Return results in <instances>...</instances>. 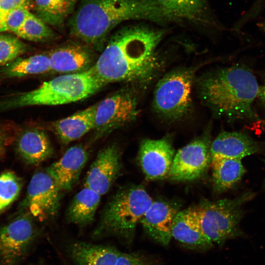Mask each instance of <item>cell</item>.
Segmentation results:
<instances>
[{
  "mask_svg": "<svg viewBox=\"0 0 265 265\" xmlns=\"http://www.w3.org/2000/svg\"><path fill=\"white\" fill-rule=\"evenodd\" d=\"M259 85L253 72L238 64L212 71L197 82L202 102L215 117L231 123L262 122L253 107Z\"/></svg>",
  "mask_w": 265,
  "mask_h": 265,
  "instance_id": "3",
  "label": "cell"
},
{
  "mask_svg": "<svg viewBox=\"0 0 265 265\" xmlns=\"http://www.w3.org/2000/svg\"><path fill=\"white\" fill-rule=\"evenodd\" d=\"M32 217L23 213L0 229V265H19L38 235Z\"/></svg>",
  "mask_w": 265,
  "mask_h": 265,
  "instance_id": "10",
  "label": "cell"
},
{
  "mask_svg": "<svg viewBox=\"0 0 265 265\" xmlns=\"http://www.w3.org/2000/svg\"><path fill=\"white\" fill-rule=\"evenodd\" d=\"M97 104L67 117L53 122L51 129L64 145H67L94 130Z\"/></svg>",
  "mask_w": 265,
  "mask_h": 265,
  "instance_id": "19",
  "label": "cell"
},
{
  "mask_svg": "<svg viewBox=\"0 0 265 265\" xmlns=\"http://www.w3.org/2000/svg\"><path fill=\"white\" fill-rule=\"evenodd\" d=\"M51 71L76 73L86 71L95 63L92 53L79 45L69 44L54 49L49 54Z\"/></svg>",
  "mask_w": 265,
  "mask_h": 265,
  "instance_id": "18",
  "label": "cell"
},
{
  "mask_svg": "<svg viewBox=\"0 0 265 265\" xmlns=\"http://www.w3.org/2000/svg\"><path fill=\"white\" fill-rule=\"evenodd\" d=\"M15 33L22 38L34 42L47 41L54 36L47 24L31 13Z\"/></svg>",
  "mask_w": 265,
  "mask_h": 265,
  "instance_id": "26",
  "label": "cell"
},
{
  "mask_svg": "<svg viewBox=\"0 0 265 265\" xmlns=\"http://www.w3.org/2000/svg\"><path fill=\"white\" fill-rule=\"evenodd\" d=\"M166 31L144 25L121 28L111 37L92 69L105 84L124 81L146 86L163 68L157 50Z\"/></svg>",
  "mask_w": 265,
  "mask_h": 265,
  "instance_id": "1",
  "label": "cell"
},
{
  "mask_svg": "<svg viewBox=\"0 0 265 265\" xmlns=\"http://www.w3.org/2000/svg\"><path fill=\"white\" fill-rule=\"evenodd\" d=\"M32 6L30 0H0V21L17 8L23 7L29 10Z\"/></svg>",
  "mask_w": 265,
  "mask_h": 265,
  "instance_id": "30",
  "label": "cell"
},
{
  "mask_svg": "<svg viewBox=\"0 0 265 265\" xmlns=\"http://www.w3.org/2000/svg\"><path fill=\"white\" fill-rule=\"evenodd\" d=\"M265 0H257L250 9L245 14L249 19L255 18L261 10Z\"/></svg>",
  "mask_w": 265,
  "mask_h": 265,
  "instance_id": "31",
  "label": "cell"
},
{
  "mask_svg": "<svg viewBox=\"0 0 265 265\" xmlns=\"http://www.w3.org/2000/svg\"><path fill=\"white\" fill-rule=\"evenodd\" d=\"M101 198V195L84 186L70 203L65 214L67 221L80 228L90 225L94 221Z\"/></svg>",
  "mask_w": 265,
  "mask_h": 265,
  "instance_id": "21",
  "label": "cell"
},
{
  "mask_svg": "<svg viewBox=\"0 0 265 265\" xmlns=\"http://www.w3.org/2000/svg\"><path fill=\"white\" fill-rule=\"evenodd\" d=\"M171 235L191 249L204 251L213 246L202 231L195 208L177 212L173 221Z\"/></svg>",
  "mask_w": 265,
  "mask_h": 265,
  "instance_id": "16",
  "label": "cell"
},
{
  "mask_svg": "<svg viewBox=\"0 0 265 265\" xmlns=\"http://www.w3.org/2000/svg\"><path fill=\"white\" fill-rule=\"evenodd\" d=\"M106 84L92 69L65 74L42 83L36 89L0 101V112L33 106H56L89 97Z\"/></svg>",
  "mask_w": 265,
  "mask_h": 265,
  "instance_id": "4",
  "label": "cell"
},
{
  "mask_svg": "<svg viewBox=\"0 0 265 265\" xmlns=\"http://www.w3.org/2000/svg\"><path fill=\"white\" fill-rule=\"evenodd\" d=\"M97 104L94 129L97 137L132 122L139 113L135 94L129 88L119 90Z\"/></svg>",
  "mask_w": 265,
  "mask_h": 265,
  "instance_id": "8",
  "label": "cell"
},
{
  "mask_svg": "<svg viewBox=\"0 0 265 265\" xmlns=\"http://www.w3.org/2000/svg\"><path fill=\"white\" fill-rule=\"evenodd\" d=\"M129 20L159 25L180 21L156 0H81L70 19L71 34L85 43H100L115 26Z\"/></svg>",
  "mask_w": 265,
  "mask_h": 265,
  "instance_id": "2",
  "label": "cell"
},
{
  "mask_svg": "<svg viewBox=\"0 0 265 265\" xmlns=\"http://www.w3.org/2000/svg\"><path fill=\"white\" fill-rule=\"evenodd\" d=\"M258 28L262 32L265 33V19L257 24Z\"/></svg>",
  "mask_w": 265,
  "mask_h": 265,
  "instance_id": "33",
  "label": "cell"
},
{
  "mask_svg": "<svg viewBox=\"0 0 265 265\" xmlns=\"http://www.w3.org/2000/svg\"><path fill=\"white\" fill-rule=\"evenodd\" d=\"M181 22L186 20L215 25L211 19L206 0H156Z\"/></svg>",
  "mask_w": 265,
  "mask_h": 265,
  "instance_id": "22",
  "label": "cell"
},
{
  "mask_svg": "<svg viewBox=\"0 0 265 265\" xmlns=\"http://www.w3.org/2000/svg\"><path fill=\"white\" fill-rule=\"evenodd\" d=\"M153 200L141 186H131L118 190L102 210L92 233L95 239L109 236L131 239L137 224Z\"/></svg>",
  "mask_w": 265,
  "mask_h": 265,
  "instance_id": "5",
  "label": "cell"
},
{
  "mask_svg": "<svg viewBox=\"0 0 265 265\" xmlns=\"http://www.w3.org/2000/svg\"><path fill=\"white\" fill-rule=\"evenodd\" d=\"M22 186V180L12 171H6L0 175V212L17 199Z\"/></svg>",
  "mask_w": 265,
  "mask_h": 265,
  "instance_id": "27",
  "label": "cell"
},
{
  "mask_svg": "<svg viewBox=\"0 0 265 265\" xmlns=\"http://www.w3.org/2000/svg\"><path fill=\"white\" fill-rule=\"evenodd\" d=\"M178 212L174 206L167 202L153 201L140 223L152 238L166 245L172 238V225Z\"/></svg>",
  "mask_w": 265,
  "mask_h": 265,
  "instance_id": "17",
  "label": "cell"
},
{
  "mask_svg": "<svg viewBox=\"0 0 265 265\" xmlns=\"http://www.w3.org/2000/svg\"><path fill=\"white\" fill-rule=\"evenodd\" d=\"M121 154L115 144L106 145L97 154L84 180V186L101 196L111 188L121 169Z\"/></svg>",
  "mask_w": 265,
  "mask_h": 265,
  "instance_id": "12",
  "label": "cell"
},
{
  "mask_svg": "<svg viewBox=\"0 0 265 265\" xmlns=\"http://www.w3.org/2000/svg\"><path fill=\"white\" fill-rule=\"evenodd\" d=\"M30 13L28 9L23 7L14 9L0 21V32L11 31L15 33L22 25Z\"/></svg>",
  "mask_w": 265,
  "mask_h": 265,
  "instance_id": "29",
  "label": "cell"
},
{
  "mask_svg": "<svg viewBox=\"0 0 265 265\" xmlns=\"http://www.w3.org/2000/svg\"><path fill=\"white\" fill-rule=\"evenodd\" d=\"M253 196V193L246 192L234 199L206 202L195 208L202 231L213 244L222 245L242 236L239 227L242 206Z\"/></svg>",
  "mask_w": 265,
  "mask_h": 265,
  "instance_id": "6",
  "label": "cell"
},
{
  "mask_svg": "<svg viewBox=\"0 0 265 265\" xmlns=\"http://www.w3.org/2000/svg\"><path fill=\"white\" fill-rule=\"evenodd\" d=\"M211 142L209 135L205 134L178 150L168 177L173 181H187L200 177L211 164Z\"/></svg>",
  "mask_w": 265,
  "mask_h": 265,
  "instance_id": "11",
  "label": "cell"
},
{
  "mask_svg": "<svg viewBox=\"0 0 265 265\" xmlns=\"http://www.w3.org/2000/svg\"><path fill=\"white\" fill-rule=\"evenodd\" d=\"M7 78H21L51 71L49 54H37L26 58L18 57L5 65L1 70Z\"/></svg>",
  "mask_w": 265,
  "mask_h": 265,
  "instance_id": "24",
  "label": "cell"
},
{
  "mask_svg": "<svg viewBox=\"0 0 265 265\" xmlns=\"http://www.w3.org/2000/svg\"><path fill=\"white\" fill-rule=\"evenodd\" d=\"M37 17L46 24L60 26L74 11L77 0H34Z\"/></svg>",
  "mask_w": 265,
  "mask_h": 265,
  "instance_id": "25",
  "label": "cell"
},
{
  "mask_svg": "<svg viewBox=\"0 0 265 265\" xmlns=\"http://www.w3.org/2000/svg\"><path fill=\"white\" fill-rule=\"evenodd\" d=\"M18 153L26 163L37 165L53 157L54 149L44 131L32 128L20 135L17 144Z\"/></svg>",
  "mask_w": 265,
  "mask_h": 265,
  "instance_id": "20",
  "label": "cell"
},
{
  "mask_svg": "<svg viewBox=\"0 0 265 265\" xmlns=\"http://www.w3.org/2000/svg\"><path fill=\"white\" fill-rule=\"evenodd\" d=\"M264 146L244 132L222 131L211 142V161L223 158L242 159L261 153Z\"/></svg>",
  "mask_w": 265,
  "mask_h": 265,
  "instance_id": "15",
  "label": "cell"
},
{
  "mask_svg": "<svg viewBox=\"0 0 265 265\" xmlns=\"http://www.w3.org/2000/svg\"><path fill=\"white\" fill-rule=\"evenodd\" d=\"M193 70L180 68L172 71L157 83L153 107L160 117L169 121L178 120L187 114L192 106Z\"/></svg>",
  "mask_w": 265,
  "mask_h": 265,
  "instance_id": "7",
  "label": "cell"
},
{
  "mask_svg": "<svg viewBox=\"0 0 265 265\" xmlns=\"http://www.w3.org/2000/svg\"><path fill=\"white\" fill-rule=\"evenodd\" d=\"M26 45L18 38L10 34L0 35V65H6L24 53Z\"/></svg>",
  "mask_w": 265,
  "mask_h": 265,
  "instance_id": "28",
  "label": "cell"
},
{
  "mask_svg": "<svg viewBox=\"0 0 265 265\" xmlns=\"http://www.w3.org/2000/svg\"><path fill=\"white\" fill-rule=\"evenodd\" d=\"M214 190L222 193L233 187L245 173L241 159L223 158L211 161Z\"/></svg>",
  "mask_w": 265,
  "mask_h": 265,
  "instance_id": "23",
  "label": "cell"
},
{
  "mask_svg": "<svg viewBox=\"0 0 265 265\" xmlns=\"http://www.w3.org/2000/svg\"><path fill=\"white\" fill-rule=\"evenodd\" d=\"M2 141L1 136L0 134V153L2 150Z\"/></svg>",
  "mask_w": 265,
  "mask_h": 265,
  "instance_id": "34",
  "label": "cell"
},
{
  "mask_svg": "<svg viewBox=\"0 0 265 265\" xmlns=\"http://www.w3.org/2000/svg\"><path fill=\"white\" fill-rule=\"evenodd\" d=\"M257 100L260 106L265 110V74L263 75L262 84L259 85Z\"/></svg>",
  "mask_w": 265,
  "mask_h": 265,
  "instance_id": "32",
  "label": "cell"
},
{
  "mask_svg": "<svg viewBox=\"0 0 265 265\" xmlns=\"http://www.w3.org/2000/svg\"><path fill=\"white\" fill-rule=\"evenodd\" d=\"M175 155L174 149L168 137L145 139L140 144L138 159L147 179L161 180L168 177Z\"/></svg>",
  "mask_w": 265,
  "mask_h": 265,
  "instance_id": "13",
  "label": "cell"
},
{
  "mask_svg": "<svg viewBox=\"0 0 265 265\" xmlns=\"http://www.w3.org/2000/svg\"><path fill=\"white\" fill-rule=\"evenodd\" d=\"M61 194L46 171L37 172L30 181L21 210L40 221L52 219L58 212Z\"/></svg>",
  "mask_w": 265,
  "mask_h": 265,
  "instance_id": "9",
  "label": "cell"
},
{
  "mask_svg": "<svg viewBox=\"0 0 265 265\" xmlns=\"http://www.w3.org/2000/svg\"><path fill=\"white\" fill-rule=\"evenodd\" d=\"M88 158L85 147L81 144L75 145L69 148L61 158L46 168V171L62 193L67 192L77 184Z\"/></svg>",
  "mask_w": 265,
  "mask_h": 265,
  "instance_id": "14",
  "label": "cell"
}]
</instances>
